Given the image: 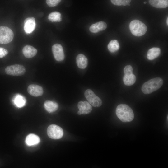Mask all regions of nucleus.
I'll list each match as a JSON object with an SVG mask.
<instances>
[{"instance_id": "nucleus-1", "label": "nucleus", "mask_w": 168, "mask_h": 168, "mask_svg": "<svg viewBox=\"0 0 168 168\" xmlns=\"http://www.w3.org/2000/svg\"><path fill=\"white\" fill-rule=\"evenodd\" d=\"M116 114L119 119L123 122H131L134 118V114L132 109L125 104H120L117 107Z\"/></svg>"}, {"instance_id": "nucleus-2", "label": "nucleus", "mask_w": 168, "mask_h": 168, "mask_svg": "<svg viewBox=\"0 0 168 168\" xmlns=\"http://www.w3.org/2000/svg\"><path fill=\"white\" fill-rule=\"evenodd\" d=\"M163 81L160 77H156L146 82L142 87V92L146 94H150L159 89L162 85Z\"/></svg>"}, {"instance_id": "nucleus-3", "label": "nucleus", "mask_w": 168, "mask_h": 168, "mask_svg": "<svg viewBox=\"0 0 168 168\" xmlns=\"http://www.w3.org/2000/svg\"><path fill=\"white\" fill-rule=\"evenodd\" d=\"M129 27L132 34L136 36H141L143 35L147 30L146 26L138 20H134L131 21Z\"/></svg>"}, {"instance_id": "nucleus-4", "label": "nucleus", "mask_w": 168, "mask_h": 168, "mask_svg": "<svg viewBox=\"0 0 168 168\" xmlns=\"http://www.w3.org/2000/svg\"><path fill=\"white\" fill-rule=\"evenodd\" d=\"M14 37L11 29L6 26H0V43L6 44L11 42Z\"/></svg>"}, {"instance_id": "nucleus-5", "label": "nucleus", "mask_w": 168, "mask_h": 168, "mask_svg": "<svg viewBox=\"0 0 168 168\" xmlns=\"http://www.w3.org/2000/svg\"><path fill=\"white\" fill-rule=\"evenodd\" d=\"M47 133L49 138L53 139H58L62 138L63 132L60 127L55 124H51L47 128Z\"/></svg>"}, {"instance_id": "nucleus-6", "label": "nucleus", "mask_w": 168, "mask_h": 168, "mask_svg": "<svg viewBox=\"0 0 168 168\" xmlns=\"http://www.w3.org/2000/svg\"><path fill=\"white\" fill-rule=\"evenodd\" d=\"M5 71L6 73L8 75L20 76L24 74L26 70L23 66L16 64L7 67Z\"/></svg>"}, {"instance_id": "nucleus-7", "label": "nucleus", "mask_w": 168, "mask_h": 168, "mask_svg": "<svg viewBox=\"0 0 168 168\" xmlns=\"http://www.w3.org/2000/svg\"><path fill=\"white\" fill-rule=\"evenodd\" d=\"M84 95L88 102L92 106L98 107L101 105V100L91 90L89 89L86 90L84 93Z\"/></svg>"}, {"instance_id": "nucleus-8", "label": "nucleus", "mask_w": 168, "mask_h": 168, "mask_svg": "<svg viewBox=\"0 0 168 168\" xmlns=\"http://www.w3.org/2000/svg\"><path fill=\"white\" fill-rule=\"evenodd\" d=\"M52 51L54 56L56 60L61 61L64 58L63 50L62 45L58 44H56L52 47Z\"/></svg>"}, {"instance_id": "nucleus-9", "label": "nucleus", "mask_w": 168, "mask_h": 168, "mask_svg": "<svg viewBox=\"0 0 168 168\" xmlns=\"http://www.w3.org/2000/svg\"><path fill=\"white\" fill-rule=\"evenodd\" d=\"M36 26L35 19L33 17L26 18L24 21V29L26 34L31 33Z\"/></svg>"}, {"instance_id": "nucleus-10", "label": "nucleus", "mask_w": 168, "mask_h": 168, "mask_svg": "<svg viewBox=\"0 0 168 168\" xmlns=\"http://www.w3.org/2000/svg\"><path fill=\"white\" fill-rule=\"evenodd\" d=\"M79 111L77 112L79 115L86 114L90 113L92 110V107L89 103L86 101H80L77 105Z\"/></svg>"}, {"instance_id": "nucleus-11", "label": "nucleus", "mask_w": 168, "mask_h": 168, "mask_svg": "<svg viewBox=\"0 0 168 168\" xmlns=\"http://www.w3.org/2000/svg\"><path fill=\"white\" fill-rule=\"evenodd\" d=\"M28 93L32 96L37 97L42 96L43 93L42 87L36 84H31L27 88Z\"/></svg>"}, {"instance_id": "nucleus-12", "label": "nucleus", "mask_w": 168, "mask_h": 168, "mask_svg": "<svg viewBox=\"0 0 168 168\" xmlns=\"http://www.w3.org/2000/svg\"><path fill=\"white\" fill-rule=\"evenodd\" d=\"M22 53L26 58H31L36 55L37 50L31 46L26 45L23 47L22 49Z\"/></svg>"}, {"instance_id": "nucleus-13", "label": "nucleus", "mask_w": 168, "mask_h": 168, "mask_svg": "<svg viewBox=\"0 0 168 168\" xmlns=\"http://www.w3.org/2000/svg\"><path fill=\"white\" fill-rule=\"evenodd\" d=\"M107 26L106 23L100 21L92 25L90 27L89 30L91 32L96 33L105 30Z\"/></svg>"}, {"instance_id": "nucleus-14", "label": "nucleus", "mask_w": 168, "mask_h": 168, "mask_svg": "<svg viewBox=\"0 0 168 168\" xmlns=\"http://www.w3.org/2000/svg\"><path fill=\"white\" fill-rule=\"evenodd\" d=\"M40 140L39 136L34 134H30L26 137L25 142L28 146L35 145L38 144Z\"/></svg>"}, {"instance_id": "nucleus-15", "label": "nucleus", "mask_w": 168, "mask_h": 168, "mask_svg": "<svg viewBox=\"0 0 168 168\" xmlns=\"http://www.w3.org/2000/svg\"><path fill=\"white\" fill-rule=\"evenodd\" d=\"M13 102L17 107L21 108L26 104V100L24 96L20 94H17L13 97Z\"/></svg>"}, {"instance_id": "nucleus-16", "label": "nucleus", "mask_w": 168, "mask_h": 168, "mask_svg": "<svg viewBox=\"0 0 168 168\" xmlns=\"http://www.w3.org/2000/svg\"><path fill=\"white\" fill-rule=\"evenodd\" d=\"M76 63L79 68L84 69L87 65V59L83 54H79L76 58Z\"/></svg>"}, {"instance_id": "nucleus-17", "label": "nucleus", "mask_w": 168, "mask_h": 168, "mask_svg": "<svg viewBox=\"0 0 168 168\" xmlns=\"http://www.w3.org/2000/svg\"><path fill=\"white\" fill-rule=\"evenodd\" d=\"M149 4L158 8H164L168 7V0H149Z\"/></svg>"}, {"instance_id": "nucleus-18", "label": "nucleus", "mask_w": 168, "mask_h": 168, "mask_svg": "<svg viewBox=\"0 0 168 168\" xmlns=\"http://www.w3.org/2000/svg\"><path fill=\"white\" fill-rule=\"evenodd\" d=\"M161 53L160 49L159 48L154 47L149 49L147 54V57L149 60H153L158 57Z\"/></svg>"}, {"instance_id": "nucleus-19", "label": "nucleus", "mask_w": 168, "mask_h": 168, "mask_svg": "<svg viewBox=\"0 0 168 168\" xmlns=\"http://www.w3.org/2000/svg\"><path fill=\"white\" fill-rule=\"evenodd\" d=\"M45 110L49 113H52L56 111L58 108V105L54 101L46 100L44 103Z\"/></svg>"}, {"instance_id": "nucleus-20", "label": "nucleus", "mask_w": 168, "mask_h": 168, "mask_svg": "<svg viewBox=\"0 0 168 168\" xmlns=\"http://www.w3.org/2000/svg\"><path fill=\"white\" fill-rule=\"evenodd\" d=\"M123 80L125 85L130 86L135 83L136 80V77L133 73L129 75H124L123 77Z\"/></svg>"}, {"instance_id": "nucleus-21", "label": "nucleus", "mask_w": 168, "mask_h": 168, "mask_svg": "<svg viewBox=\"0 0 168 168\" xmlns=\"http://www.w3.org/2000/svg\"><path fill=\"white\" fill-rule=\"evenodd\" d=\"M119 45L118 41L116 40H111L108 45L109 50L112 53L117 51L119 49Z\"/></svg>"}, {"instance_id": "nucleus-22", "label": "nucleus", "mask_w": 168, "mask_h": 168, "mask_svg": "<svg viewBox=\"0 0 168 168\" xmlns=\"http://www.w3.org/2000/svg\"><path fill=\"white\" fill-rule=\"evenodd\" d=\"M48 19L52 22H60L62 20L61 13L58 12H54L48 16Z\"/></svg>"}, {"instance_id": "nucleus-23", "label": "nucleus", "mask_w": 168, "mask_h": 168, "mask_svg": "<svg viewBox=\"0 0 168 168\" xmlns=\"http://www.w3.org/2000/svg\"><path fill=\"white\" fill-rule=\"evenodd\" d=\"M131 0H111L112 3L117 6H126L130 3Z\"/></svg>"}, {"instance_id": "nucleus-24", "label": "nucleus", "mask_w": 168, "mask_h": 168, "mask_svg": "<svg viewBox=\"0 0 168 168\" xmlns=\"http://www.w3.org/2000/svg\"><path fill=\"white\" fill-rule=\"evenodd\" d=\"M61 1V0H46V3L49 7H52L56 6Z\"/></svg>"}, {"instance_id": "nucleus-25", "label": "nucleus", "mask_w": 168, "mask_h": 168, "mask_svg": "<svg viewBox=\"0 0 168 168\" xmlns=\"http://www.w3.org/2000/svg\"><path fill=\"white\" fill-rule=\"evenodd\" d=\"M133 68L130 65L126 66L124 68V75H129L133 74Z\"/></svg>"}, {"instance_id": "nucleus-26", "label": "nucleus", "mask_w": 168, "mask_h": 168, "mask_svg": "<svg viewBox=\"0 0 168 168\" xmlns=\"http://www.w3.org/2000/svg\"><path fill=\"white\" fill-rule=\"evenodd\" d=\"M8 51L0 47V58H2L8 54Z\"/></svg>"}, {"instance_id": "nucleus-27", "label": "nucleus", "mask_w": 168, "mask_h": 168, "mask_svg": "<svg viewBox=\"0 0 168 168\" xmlns=\"http://www.w3.org/2000/svg\"><path fill=\"white\" fill-rule=\"evenodd\" d=\"M166 23L167 25H168V18L167 17V20H166Z\"/></svg>"}, {"instance_id": "nucleus-28", "label": "nucleus", "mask_w": 168, "mask_h": 168, "mask_svg": "<svg viewBox=\"0 0 168 168\" xmlns=\"http://www.w3.org/2000/svg\"><path fill=\"white\" fill-rule=\"evenodd\" d=\"M146 2H144V4H146Z\"/></svg>"}]
</instances>
